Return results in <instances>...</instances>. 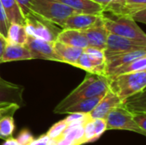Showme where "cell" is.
<instances>
[{"label": "cell", "mask_w": 146, "mask_h": 145, "mask_svg": "<svg viewBox=\"0 0 146 145\" xmlns=\"http://www.w3.org/2000/svg\"><path fill=\"white\" fill-rule=\"evenodd\" d=\"M109 90V80L104 75L87 73L84 80L54 109V113L62 115L74 103L89 97L104 95Z\"/></svg>", "instance_id": "6da1fadb"}, {"label": "cell", "mask_w": 146, "mask_h": 145, "mask_svg": "<svg viewBox=\"0 0 146 145\" xmlns=\"http://www.w3.org/2000/svg\"><path fill=\"white\" fill-rule=\"evenodd\" d=\"M109 89L121 100L135 94L146 86V71L120 74L108 78Z\"/></svg>", "instance_id": "7a4b0ae2"}, {"label": "cell", "mask_w": 146, "mask_h": 145, "mask_svg": "<svg viewBox=\"0 0 146 145\" xmlns=\"http://www.w3.org/2000/svg\"><path fill=\"white\" fill-rule=\"evenodd\" d=\"M113 15L115 17V19L107 17L103 14L104 24L109 32L129 39L146 42L145 32L134 20L126 15Z\"/></svg>", "instance_id": "3957f363"}, {"label": "cell", "mask_w": 146, "mask_h": 145, "mask_svg": "<svg viewBox=\"0 0 146 145\" xmlns=\"http://www.w3.org/2000/svg\"><path fill=\"white\" fill-rule=\"evenodd\" d=\"M31 10L58 26L67 17L78 13L56 0H31Z\"/></svg>", "instance_id": "277c9868"}, {"label": "cell", "mask_w": 146, "mask_h": 145, "mask_svg": "<svg viewBox=\"0 0 146 145\" xmlns=\"http://www.w3.org/2000/svg\"><path fill=\"white\" fill-rule=\"evenodd\" d=\"M24 26L28 36L52 43L56 41L57 35L61 32V29L57 28L56 24L48 21L33 12H30L25 16Z\"/></svg>", "instance_id": "5b68a950"}, {"label": "cell", "mask_w": 146, "mask_h": 145, "mask_svg": "<svg viewBox=\"0 0 146 145\" xmlns=\"http://www.w3.org/2000/svg\"><path fill=\"white\" fill-rule=\"evenodd\" d=\"M107 131L108 130H124L130 131L143 136H145L146 132L140 129L133 119V115L121 105L114 108L105 118Z\"/></svg>", "instance_id": "8992f818"}, {"label": "cell", "mask_w": 146, "mask_h": 145, "mask_svg": "<svg viewBox=\"0 0 146 145\" xmlns=\"http://www.w3.org/2000/svg\"><path fill=\"white\" fill-rule=\"evenodd\" d=\"M146 49V42L136 41L109 32L104 50L105 60L127 52Z\"/></svg>", "instance_id": "52a82bcc"}, {"label": "cell", "mask_w": 146, "mask_h": 145, "mask_svg": "<svg viewBox=\"0 0 146 145\" xmlns=\"http://www.w3.org/2000/svg\"><path fill=\"white\" fill-rule=\"evenodd\" d=\"M53 44L52 42L28 36L25 46L29 50L33 59H44L61 62V60L54 50Z\"/></svg>", "instance_id": "ba28073f"}, {"label": "cell", "mask_w": 146, "mask_h": 145, "mask_svg": "<svg viewBox=\"0 0 146 145\" xmlns=\"http://www.w3.org/2000/svg\"><path fill=\"white\" fill-rule=\"evenodd\" d=\"M24 87L0 78V104L25 105L23 99Z\"/></svg>", "instance_id": "9c48e42d"}, {"label": "cell", "mask_w": 146, "mask_h": 145, "mask_svg": "<svg viewBox=\"0 0 146 145\" xmlns=\"http://www.w3.org/2000/svg\"><path fill=\"white\" fill-rule=\"evenodd\" d=\"M102 16L103 14L94 15L86 13H74L67 17L60 25V27L62 29H75L85 31L98 23L101 20Z\"/></svg>", "instance_id": "30bf717a"}, {"label": "cell", "mask_w": 146, "mask_h": 145, "mask_svg": "<svg viewBox=\"0 0 146 145\" xmlns=\"http://www.w3.org/2000/svg\"><path fill=\"white\" fill-rule=\"evenodd\" d=\"M20 108L17 104H9L0 108V139L6 140L13 137L15 128L14 115Z\"/></svg>", "instance_id": "8fae6325"}, {"label": "cell", "mask_w": 146, "mask_h": 145, "mask_svg": "<svg viewBox=\"0 0 146 145\" xmlns=\"http://www.w3.org/2000/svg\"><path fill=\"white\" fill-rule=\"evenodd\" d=\"M121 103V99L109 89L104 96L102 97V99L99 101V103L97 104V106L92 109V111L87 114L88 118L90 120L98 118L105 119L108 114L114 108L120 105Z\"/></svg>", "instance_id": "7c38bea8"}, {"label": "cell", "mask_w": 146, "mask_h": 145, "mask_svg": "<svg viewBox=\"0 0 146 145\" xmlns=\"http://www.w3.org/2000/svg\"><path fill=\"white\" fill-rule=\"evenodd\" d=\"M84 33L86 37L89 46L102 50H104L109 32L104 24L103 16L98 23H96L92 27L85 30Z\"/></svg>", "instance_id": "4fadbf2b"}, {"label": "cell", "mask_w": 146, "mask_h": 145, "mask_svg": "<svg viewBox=\"0 0 146 145\" xmlns=\"http://www.w3.org/2000/svg\"><path fill=\"white\" fill-rule=\"evenodd\" d=\"M74 67L83 69L90 73L105 76L106 60L104 58L100 59L93 57L83 51L77 62H75Z\"/></svg>", "instance_id": "5bb4252c"}, {"label": "cell", "mask_w": 146, "mask_h": 145, "mask_svg": "<svg viewBox=\"0 0 146 145\" xmlns=\"http://www.w3.org/2000/svg\"><path fill=\"white\" fill-rule=\"evenodd\" d=\"M56 41L81 49L89 46L84 31L75 29H62L57 35Z\"/></svg>", "instance_id": "9a60e30c"}, {"label": "cell", "mask_w": 146, "mask_h": 145, "mask_svg": "<svg viewBox=\"0 0 146 145\" xmlns=\"http://www.w3.org/2000/svg\"><path fill=\"white\" fill-rule=\"evenodd\" d=\"M53 47L56 54L61 60V62L68 63L72 66H74L75 62L84 51V49L68 45L58 41L54 42Z\"/></svg>", "instance_id": "2e32d148"}, {"label": "cell", "mask_w": 146, "mask_h": 145, "mask_svg": "<svg viewBox=\"0 0 146 145\" xmlns=\"http://www.w3.org/2000/svg\"><path fill=\"white\" fill-rule=\"evenodd\" d=\"M33 56L29 50L25 46V44H18L7 42L3 56V62H10L14 61H23V60H32Z\"/></svg>", "instance_id": "e0dca14e"}, {"label": "cell", "mask_w": 146, "mask_h": 145, "mask_svg": "<svg viewBox=\"0 0 146 145\" xmlns=\"http://www.w3.org/2000/svg\"><path fill=\"white\" fill-rule=\"evenodd\" d=\"M120 105L132 115L146 113L145 89L124 98Z\"/></svg>", "instance_id": "ac0fdd59"}, {"label": "cell", "mask_w": 146, "mask_h": 145, "mask_svg": "<svg viewBox=\"0 0 146 145\" xmlns=\"http://www.w3.org/2000/svg\"><path fill=\"white\" fill-rule=\"evenodd\" d=\"M78 13L101 15L104 13L103 8L92 0H56Z\"/></svg>", "instance_id": "d6986e66"}, {"label": "cell", "mask_w": 146, "mask_h": 145, "mask_svg": "<svg viewBox=\"0 0 146 145\" xmlns=\"http://www.w3.org/2000/svg\"><path fill=\"white\" fill-rule=\"evenodd\" d=\"M146 56V49L133 50L130 52H127L124 54H121L118 56H115L106 60V67H105V74L110 70L124 65L129 62H132L135 59Z\"/></svg>", "instance_id": "ffe728a7"}, {"label": "cell", "mask_w": 146, "mask_h": 145, "mask_svg": "<svg viewBox=\"0 0 146 145\" xmlns=\"http://www.w3.org/2000/svg\"><path fill=\"white\" fill-rule=\"evenodd\" d=\"M141 71H146V56L135 59L124 65L117 67L110 70V72L106 73L105 76L107 78H111L120 74L131 73L141 72Z\"/></svg>", "instance_id": "44dd1931"}, {"label": "cell", "mask_w": 146, "mask_h": 145, "mask_svg": "<svg viewBox=\"0 0 146 145\" xmlns=\"http://www.w3.org/2000/svg\"><path fill=\"white\" fill-rule=\"evenodd\" d=\"M104 96V95H98L93 97H89V98H86L83 100H80L75 103H74L73 105H71L70 107H68L63 114H74V113H78V114H84V115H87L89 114L91 111H92V109L97 106V104L99 103V101L102 99V97Z\"/></svg>", "instance_id": "7402d4cb"}, {"label": "cell", "mask_w": 146, "mask_h": 145, "mask_svg": "<svg viewBox=\"0 0 146 145\" xmlns=\"http://www.w3.org/2000/svg\"><path fill=\"white\" fill-rule=\"evenodd\" d=\"M4 9L9 23L25 24V18L18 6L16 0H0Z\"/></svg>", "instance_id": "603a6c76"}, {"label": "cell", "mask_w": 146, "mask_h": 145, "mask_svg": "<svg viewBox=\"0 0 146 145\" xmlns=\"http://www.w3.org/2000/svg\"><path fill=\"white\" fill-rule=\"evenodd\" d=\"M27 33L24 25L17 23H10L8 28L6 40L9 43L25 44L27 40Z\"/></svg>", "instance_id": "cb8c5ba5"}, {"label": "cell", "mask_w": 146, "mask_h": 145, "mask_svg": "<svg viewBox=\"0 0 146 145\" xmlns=\"http://www.w3.org/2000/svg\"><path fill=\"white\" fill-rule=\"evenodd\" d=\"M98 3L104 12H109L115 15H122L125 8V0H92Z\"/></svg>", "instance_id": "d4e9b609"}, {"label": "cell", "mask_w": 146, "mask_h": 145, "mask_svg": "<svg viewBox=\"0 0 146 145\" xmlns=\"http://www.w3.org/2000/svg\"><path fill=\"white\" fill-rule=\"evenodd\" d=\"M95 132L92 120H87L84 124V132L81 138L79 141V145H83L88 143L95 142Z\"/></svg>", "instance_id": "484cf974"}, {"label": "cell", "mask_w": 146, "mask_h": 145, "mask_svg": "<svg viewBox=\"0 0 146 145\" xmlns=\"http://www.w3.org/2000/svg\"><path fill=\"white\" fill-rule=\"evenodd\" d=\"M68 126V124L67 123L65 119L62 120L59 122L54 124L45 134L49 137L50 139H58L65 132Z\"/></svg>", "instance_id": "4316f807"}, {"label": "cell", "mask_w": 146, "mask_h": 145, "mask_svg": "<svg viewBox=\"0 0 146 145\" xmlns=\"http://www.w3.org/2000/svg\"><path fill=\"white\" fill-rule=\"evenodd\" d=\"M146 8V0H125V8L122 15H130L138 9Z\"/></svg>", "instance_id": "83f0119b"}, {"label": "cell", "mask_w": 146, "mask_h": 145, "mask_svg": "<svg viewBox=\"0 0 146 145\" xmlns=\"http://www.w3.org/2000/svg\"><path fill=\"white\" fill-rule=\"evenodd\" d=\"M93 126H94V132H95V138L96 141L107 131V125L105 119H93Z\"/></svg>", "instance_id": "f1b7e54d"}, {"label": "cell", "mask_w": 146, "mask_h": 145, "mask_svg": "<svg viewBox=\"0 0 146 145\" xmlns=\"http://www.w3.org/2000/svg\"><path fill=\"white\" fill-rule=\"evenodd\" d=\"M9 23L7 19L4 9L3 7V4L0 1V34L6 38L8 28H9Z\"/></svg>", "instance_id": "f546056e"}, {"label": "cell", "mask_w": 146, "mask_h": 145, "mask_svg": "<svg viewBox=\"0 0 146 145\" xmlns=\"http://www.w3.org/2000/svg\"><path fill=\"white\" fill-rule=\"evenodd\" d=\"M15 139L20 145H29L34 138L28 129H23Z\"/></svg>", "instance_id": "4dcf8cb0"}, {"label": "cell", "mask_w": 146, "mask_h": 145, "mask_svg": "<svg viewBox=\"0 0 146 145\" xmlns=\"http://www.w3.org/2000/svg\"><path fill=\"white\" fill-rule=\"evenodd\" d=\"M132 115H133V121L140 127V129L146 132V113L133 114Z\"/></svg>", "instance_id": "1f68e13d"}, {"label": "cell", "mask_w": 146, "mask_h": 145, "mask_svg": "<svg viewBox=\"0 0 146 145\" xmlns=\"http://www.w3.org/2000/svg\"><path fill=\"white\" fill-rule=\"evenodd\" d=\"M18 6L25 18V16L32 12L31 10V0H16Z\"/></svg>", "instance_id": "d6a6232c"}, {"label": "cell", "mask_w": 146, "mask_h": 145, "mask_svg": "<svg viewBox=\"0 0 146 145\" xmlns=\"http://www.w3.org/2000/svg\"><path fill=\"white\" fill-rule=\"evenodd\" d=\"M130 18L134 20L135 21H140L142 23L146 22V8H143L140 9H138L137 11L133 12L131 15Z\"/></svg>", "instance_id": "836d02e7"}, {"label": "cell", "mask_w": 146, "mask_h": 145, "mask_svg": "<svg viewBox=\"0 0 146 145\" xmlns=\"http://www.w3.org/2000/svg\"><path fill=\"white\" fill-rule=\"evenodd\" d=\"M50 138L46 134H43L36 139H33L29 145H48Z\"/></svg>", "instance_id": "e575fe53"}, {"label": "cell", "mask_w": 146, "mask_h": 145, "mask_svg": "<svg viewBox=\"0 0 146 145\" xmlns=\"http://www.w3.org/2000/svg\"><path fill=\"white\" fill-rule=\"evenodd\" d=\"M6 44H7L6 38L0 34V63H2V62H1L2 61V56H3V54L5 46H6Z\"/></svg>", "instance_id": "d590c367"}, {"label": "cell", "mask_w": 146, "mask_h": 145, "mask_svg": "<svg viewBox=\"0 0 146 145\" xmlns=\"http://www.w3.org/2000/svg\"><path fill=\"white\" fill-rule=\"evenodd\" d=\"M2 145H20L18 144V142L16 141L15 138H14L13 137L4 140V143Z\"/></svg>", "instance_id": "8d00e7d4"}, {"label": "cell", "mask_w": 146, "mask_h": 145, "mask_svg": "<svg viewBox=\"0 0 146 145\" xmlns=\"http://www.w3.org/2000/svg\"><path fill=\"white\" fill-rule=\"evenodd\" d=\"M48 145H57V144H56V140H54V139H50V142H49Z\"/></svg>", "instance_id": "74e56055"}, {"label": "cell", "mask_w": 146, "mask_h": 145, "mask_svg": "<svg viewBox=\"0 0 146 145\" xmlns=\"http://www.w3.org/2000/svg\"><path fill=\"white\" fill-rule=\"evenodd\" d=\"M6 105H9V104H0V108H2L3 106H6Z\"/></svg>", "instance_id": "f35d334b"}]
</instances>
